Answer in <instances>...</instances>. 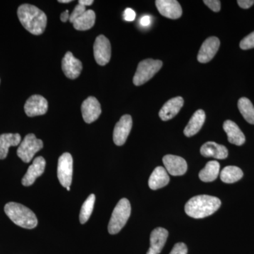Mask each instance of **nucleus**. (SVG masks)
<instances>
[{
  "label": "nucleus",
  "mask_w": 254,
  "mask_h": 254,
  "mask_svg": "<svg viewBox=\"0 0 254 254\" xmlns=\"http://www.w3.org/2000/svg\"><path fill=\"white\" fill-rule=\"evenodd\" d=\"M86 11V6L80 4L76 5V7L73 9V12L70 14V22L72 23L74 22L78 18H79L81 15L84 14Z\"/></svg>",
  "instance_id": "c756f323"
},
{
  "label": "nucleus",
  "mask_w": 254,
  "mask_h": 254,
  "mask_svg": "<svg viewBox=\"0 0 254 254\" xmlns=\"http://www.w3.org/2000/svg\"><path fill=\"white\" fill-rule=\"evenodd\" d=\"M43 148V142L36 138L33 133L25 136L20 143L17 150V155L24 163H28L33 160L35 154Z\"/></svg>",
  "instance_id": "423d86ee"
},
{
  "label": "nucleus",
  "mask_w": 254,
  "mask_h": 254,
  "mask_svg": "<svg viewBox=\"0 0 254 254\" xmlns=\"http://www.w3.org/2000/svg\"><path fill=\"white\" fill-rule=\"evenodd\" d=\"M163 66V62L160 60L147 59L138 64L136 73L133 76V84L141 86L151 79L155 73L160 71Z\"/></svg>",
  "instance_id": "39448f33"
},
{
  "label": "nucleus",
  "mask_w": 254,
  "mask_h": 254,
  "mask_svg": "<svg viewBox=\"0 0 254 254\" xmlns=\"http://www.w3.org/2000/svg\"><path fill=\"white\" fill-rule=\"evenodd\" d=\"M184 105V99L182 97H176L168 100L164 104L160 110L159 116L163 121H168L175 118L180 113Z\"/></svg>",
  "instance_id": "a211bd4d"
},
{
  "label": "nucleus",
  "mask_w": 254,
  "mask_h": 254,
  "mask_svg": "<svg viewBox=\"0 0 254 254\" xmlns=\"http://www.w3.org/2000/svg\"><path fill=\"white\" fill-rule=\"evenodd\" d=\"M21 142V137L18 133H3L0 135V160L7 156L9 148L16 146Z\"/></svg>",
  "instance_id": "5701e85b"
},
{
  "label": "nucleus",
  "mask_w": 254,
  "mask_h": 254,
  "mask_svg": "<svg viewBox=\"0 0 254 254\" xmlns=\"http://www.w3.org/2000/svg\"><path fill=\"white\" fill-rule=\"evenodd\" d=\"M203 3L215 12H218L221 7V2L219 0H204Z\"/></svg>",
  "instance_id": "2f4dec72"
},
{
  "label": "nucleus",
  "mask_w": 254,
  "mask_h": 254,
  "mask_svg": "<svg viewBox=\"0 0 254 254\" xmlns=\"http://www.w3.org/2000/svg\"><path fill=\"white\" fill-rule=\"evenodd\" d=\"M140 23H141V25L143 27L149 26L150 23H151V18H150L149 16L145 15V16H142L141 19H140Z\"/></svg>",
  "instance_id": "f704fd0d"
},
{
  "label": "nucleus",
  "mask_w": 254,
  "mask_h": 254,
  "mask_svg": "<svg viewBox=\"0 0 254 254\" xmlns=\"http://www.w3.org/2000/svg\"><path fill=\"white\" fill-rule=\"evenodd\" d=\"M18 19L23 27L32 34H43L47 26L46 14L33 5L24 4L18 7Z\"/></svg>",
  "instance_id": "f257e3e1"
},
{
  "label": "nucleus",
  "mask_w": 254,
  "mask_h": 254,
  "mask_svg": "<svg viewBox=\"0 0 254 254\" xmlns=\"http://www.w3.org/2000/svg\"><path fill=\"white\" fill-rule=\"evenodd\" d=\"M66 190H70V187H67V188H66Z\"/></svg>",
  "instance_id": "58836bf2"
},
{
  "label": "nucleus",
  "mask_w": 254,
  "mask_h": 254,
  "mask_svg": "<svg viewBox=\"0 0 254 254\" xmlns=\"http://www.w3.org/2000/svg\"><path fill=\"white\" fill-rule=\"evenodd\" d=\"M70 15L68 14V11L66 10V11H64V12L62 13L61 16H60V19L63 22H66L68 20H69Z\"/></svg>",
  "instance_id": "c9c22d12"
},
{
  "label": "nucleus",
  "mask_w": 254,
  "mask_h": 254,
  "mask_svg": "<svg viewBox=\"0 0 254 254\" xmlns=\"http://www.w3.org/2000/svg\"><path fill=\"white\" fill-rule=\"evenodd\" d=\"M170 182V177L165 168L159 166L153 170L148 180V185L152 190H157L167 186Z\"/></svg>",
  "instance_id": "412c9836"
},
{
  "label": "nucleus",
  "mask_w": 254,
  "mask_h": 254,
  "mask_svg": "<svg viewBox=\"0 0 254 254\" xmlns=\"http://www.w3.org/2000/svg\"><path fill=\"white\" fill-rule=\"evenodd\" d=\"M237 3L242 9H249L254 4V0H238Z\"/></svg>",
  "instance_id": "72a5a7b5"
},
{
  "label": "nucleus",
  "mask_w": 254,
  "mask_h": 254,
  "mask_svg": "<svg viewBox=\"0 0 254 254\" xmlns=\"http://www.w3.org/2000/svg\"><path fill=\"white\" fill-rule=\"evenodd\" d=\"M46 160L43 157H37L33 164L28 168L26 175L22 179V185L25 187L31 186L38 177L41 176L46 169Z\"/></svg>",
  "instance_id": "dca6fc26"
},
{
  "label": "nucleus",
  "mask_w": 254,
  "mask_h": 254,
  "mask_svg": "<svg viewBox=\"0 0 254 254\" xmlns=\"http://www.w3.org/2000/svg\"><path fill=\"white\" fill-rule=\"evenodd\" d=\"M168 237V231L162 227L155 228L150 234V247L146 254H159Z\"/></svg>",
  "instance_id": "f3484780"
},
{
  "label": "nucleus",
  "mask_w": 254,
  "mask_h": 254,
  "mask_svg": "<svg viewBox=\"0 0 254 254\" xmlns=\"http://www.w3.org/2000/svg\"><path fill=\"white\" fill-rule=\"evenodd\" d=\"M136 16V12L131 8H127L124 12V18L127 21H133Z\"/></svg>",
  "instance_id": "473e14b6"
},
{
  "label": "nucleus",
  "mask_w": 254,
  "mask_h": 254,
  "mask_svg": "<svg viewBox=\"0 0 254 254\" xmlns=\"http://www.w3.org/2000/svg\"><path fill=\"white\" fill-rule=\"evenodd\" d=\"M48 110V101L44 97L40 95H32L24 105L25 113L31 118L45 115Z\"/></svg>",
  "instance_id": "9d476101"
},
{
  "label": "nucleus",
  "mask_w": 254,
  "mask_h": 254,
  "mask_svg": "<svg viewBox=\"0 0 254 254\" xmlns=\"http://www.w3.org/2000/svg\"><path fill=\"white\" fill-rule=\"evenodd\" d=\"M62 68L66 77L70 79H76L81 74V62L74 58L71 52H67L62 60Z\"/></svg>",
  "instance_id": "9b49d317"
},
{
  "label": "nucleus",
  "mask_w": 254,
  "mask_h": 254,
  "mask_svg": "<svg viewBox=\"0 0 254 254\" xmlns=\"http://www.w3.org/2000/svg\"><path fill=\"white\" fill-rule=\"evenodd\" d=\"M220 165L218 162L212 160L208 162L199 173L200 180L204 182H213L218 178L220 173Z\"/></svg>",
  "instance_id": "b1692460"
},
{
  "label": "nucleus",
  "mask_w": 254,
  "mask_h": 254,
  "mask_svg": "<svg viewBox=\"0 0 254 254\" xmlns=\"http://www.w3.org/2000/svg\"><path fill=\"white\" fill-rule=\"evenodd\" d=\"M243 175V172L238 167L227 166L220 173V179L225 183L232 184L240 180Z\"/></svg>",
  "instance_id": "a878e982"
},
{
  "label": "nucleus",
  "mask_w": 254,
  "mask_h": 254,
  "mask_svg": "<svg viewBox=\"0 0 254 254\" xmlns=\"http://www.w3.org/2000/svg\"><path fill=\"white\" fill-rule=\"evenodd\" d=\"M131 210V204L127 198H123L118 202L114 209L108 225V232L110 235H115L121 231L129 218Z\"/></svg>",
  "instance_id": "20e7f679"
},
{
  "label": "nucleus",
  "mask_w": 254,
  "mask_h": 254,
  "mask_svg": "<svg viewBox=\"0 0 254 254\" xmlns=\"http://www.w3.org/2000/svg\"><path fill=\"white\" fill-rule=\"evenodd\" d=\"M240 46L241 49L245 50L254 48V31L241 41Z\"/></svg>",
  "instance_id": "c85d7f7f"
},
{
  "label": "nucleus",
  "mask_w": 254,
  "mask_h": 254,
  "mask_svg": "<svg viewBox=\"0 0 254 254\" xmlns=\"http://www.w3.org/2000/svg\"><path fill=\"white\" fill-rule=\"evenodd\" d=\"M58 1L60 3H65L66 4V3L71 2V0H59Z\"/></svg>",
  "instance_id": "4c0bfd02"
},
{
  "label": "nucleus",
  "mask_w": 254,
  "mask_h": 254,
  "mask_svg": "<svg viewBox=\"0 0 254 254\" xmlns=\"http://www.w3.org/2000/svg\"><path fill=\"white\" fill-rule=\"evenodd\" d=\"M81 113L83 120L86 123H93L101 115V106L99 101L94 97H88L82 103Z\"/></svg>",
  "instance_id": "f8f14e48"
},
{
  "label": "nucleus",
  "mask_w": 254,
  "mask_h": 254,
  "mask_svg": "<svg viewBox=\"0 0 254 254\" xmlns=\"http://www.w3.org/2000/svg\"><path fill=\"white\" fill-rule=\"evenodd\" d=\"M187 245L185 243L180 242L174 246L173 250L171 251L170 254H187Z\"/></svg>",
  "instance_id": "7c9ffc66"
},
{
  "label": "nucleus",
  "mask_w": 254,
  "mask_h": 254,
  "mask_svg": "<svg viewBox=\"0 0 254 254\" xmlns=\"http://www.w3.org/2000/svg\"><path fill=\"white\" fill-rule=\"evenodd\" d=\"M163 162L170 175L173 176H181L187 171V163L185 159L173 155H167L163 157Z\"/></svg>",
  "instance_id": "4468645a"
},
{
  "label": "nucleus",
  "mask_w": 254,
  "mask_h": 254,
  "mask_svg": "<svg viewBox=\"0 0 254 254\" xmlns=\"http://www.w3.org/2000/svg\"><path fill=\"white\" fill-rule=\"evenodd\" d=\"M223 128L225 133H227V138L230 143L236 145H242L245 143V134L236 123L231 120H226L224 123Z\"/></svg>",
  "instance_id": "aec40b11"
},
{
  "label": "nucleus",
  "mask_w": 254,
  "mask_h": 254,
  "mask_svg": "<svg viewBox=\"0 0 254 254\" xmlns=\"http://www.w3.org/2000/svg\"><path fill=\"white\" fill-rule=\"evenodd\" d=\"M93 50L95 61L98 64L105 66L109 63L111 58V45L106 37L103 35L97 37Z\"/></svg>",
  "instance_id": "6e6552de"
},
{
  "label": "nucleus",
  "mask_w": 254,
  "mask_h": 254,
  "mask_svg": "<svg viewBox=\"0 0 254 254\" xmlns=\"http://www.w3.org/2000/svg\"><path fill=\"white\" fill-rule=\"evenodd\" d=\"M73 175V158L71 154L65 153L58 160V177L62 186L67 188L71 186Z\"/></svg>",
  "instance_id": "0eeeda50"
},
{
  "label": "nucleus",
  "mask_w": 254,
  "mask_h": 254,
  "mask_svg": "<svg viewBox=\"0 0 254 254\" xmlns=\"http://www.w3.org/2000/svg\"><path fill=\"white\" fill-rule=\"evenodd\" d=\"M205 120V114L203 110H198L195 111L184 130L185 136L190 137L196 134L203 127Z\"/></svg>",
  "instance_id": "4be33fe9"
},
{
  "label": "nucleus",
  "mask_w": 254,
  "mask_h": 254,
  "mask_svg": "<svg viewBox=\"0 0 254 254\" xmlns=\"http://www.w3.org/2000/svg\"><path fill=\"white\" fill-rule=\"evenodd\" d=\"M200 154L206 158H214L223 160L228 156V150L224 145L218 144L213 141L207 142L200 148Z\"/></svg>",
  "instance_id": "6ab92c4d"
},
{
  "label": "nucleus",
  "mask_w": 254,
  "mask_h": 254,
  "mask_svg": "<svg viewBox=\"0 0 254 254\" xmlns=\"http://www.w3.org/2000/svg\"><path fill=\"white\" fill-rule=\"evenodd\" d=\"M155 4L159 12L165 17L177 19L182 16V6L176 0H157Z\"/></svg>",
  "instance_id": "2eb2a0df"
},
{
  "label": "nucleus",
  "mask_w": 254,
  "mask_h": 254,
  "mask_svg": "<svg viewBox=\"0 0 254 254\" xmlns=\"http://www.w3.org/2000/svg\"><path fill=\"white\" fill-rule=\"evenodd\" d=\"M221 201L217 197L199 195L193 197L185 205V212L189 216L195 219L204 218L217 211Z\"/></svg>",
  "instance_id": "f03ea898"
},
{
  "label": "nucleus",
  "mask_w": 254,
  "mask_h": 254,
  "mask_svg": "<svg viewBox=\"0 0 254 254\" xmlns=\"http://www.w3.org/2000/svg\"><path fill=\"white\" fill-rule=\"evenodd\" d=\"M220 42L216 37L207 38L198 52L197 59L200 63H207L213 60L220 48Z\"/></svg>",
  "instance_id": "ddd939ff"
},
{
  "label": "nucleus",
  "mask_w": 254,
  "mask_h": 254,
  "mask_svg": "<svg viewBox=\"0 0 254 254\" xmlns=\"http://www.w3.org/2000/svg\"><path fill=\"white\" fill-rule=\"evenodd\" d=\"M94 2V1L93 0H79L78 1V4L83 5V6H91V5L93 4V3Z\"/></svg>",
  "instance_id": "e433bc0d"
},
{
  "label": "nucleus",
  "mask_w": 254,
  "mask_h": 254,
  "mask_svg": "<svg viewBox=\"0 0 254 254\" xmlns=\"http://www.w3.org/2000/svg\"><path fill=\"white\" fill-rule=\"evenodd\" d=\"M238 108L247 123L254 125V107L250 99L241 98L238 101Z\"/></svg>",
  "instance_id": "bb28decb"
},
{
  "label": "nucleus",
  "mask_w": 254,
  "mask_h": 254,
  "mask_svg": "<svg viewBox=\"0 0 254 254\" xmlns=\"http://www.w3.org/2000/svg\"><path fill=\"white\" fill-rule=\"evenodd\" d=\"M132 118L130 115H123L115 125L113 132V141L117 145H123L126 142L132 128Z\"/></svg>",
  "instance_id": "1a4fd4ad"
},
{
  "label": "nucleus",
  "mask_w": 254,
  "mask_h": 254,
  "mask_svg": "<svg viewBox=\"0 0 254 254\" xmlns=\"http://www.w3.org/2000/svg\"><path fill=\"white\" fill-rule=\"evenodd\" d=\"M5 213L10 220L18 226L33 229L38 225V219L35 213L24 205L10 202L4 206Z\"/></svg>",
  "instance_id": "7ed1b4c3"
},
{
  "label": "nucleus",
  "mask_w": 254,
  "mask_h": 254,
  "mask_svg": "<svg viewBox=\"0 0 254 254\" xmlns=\"http://www.w3.org/2000/svg\"><path fill=\"white\" fill-rule=\"evenodd\" d=\"M95 13L93 10H87L86 12L78 18L73 23V27L78 31H87L94 26L95 22Z\"/></svg>",
  "instance_id": "393cba45"
},
{
  "label": "nucleus",
  "mask_w": 254,
  "mask_h": 254,
  "mask_svg": "<svg viewBox=\"0 0 254 254\" xmlns=\"http://www.w3.org/2000/svg\"><path fill=\"white\" fill-rule=\"evenodd\" d=\"M95 201V195L91 194L85 200L80 212L79 220L81 224H85L91 217Z\"/></svg>",
  "instance_id": "cd10ccee"
}]
</instances>
